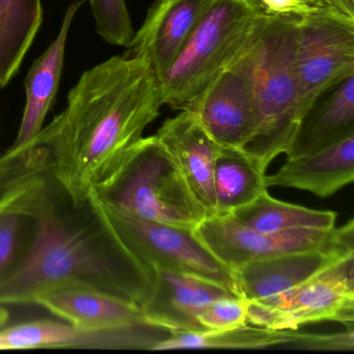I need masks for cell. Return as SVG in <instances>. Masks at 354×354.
I'll list each match as a JSON object with an SVG mask.
<instances>
[{
	"mask_svg": "<svg viewBox=\"0 0 354 354\" xmlns=\"http://www.w3.org/2000/svg\"><path fill=\"white\" fill-rule=\"evenodd\" d=\"M160 84L148 57L115 55L86 70L55 115V177L84 202L160 115Z\"/></svg>",
	"mask_w": 354,
	"mask_h": 354,
	"instance_id": "6da1fadb",
	"label": "cell"
},
{
	"mask_svg": "<svg viewBox=\"0 0 354 354\" xmlns=\"http://www.w3.org/2000/svg\"><path fill=\"white\" fill-rule=\"evenodd\" d=\"M40 236L30 258L0 286V306L34 304L63 285H84L142 306L154 285V269L120 239L95 194L74 203L59 181L45 190L36 210Z\"/></svg>",
	"mask_w": 354,
	"mask_h": 354,
	"instance_id": "7a4b0ae2",
	"label": "cell"
},
{
	"mask_svg": "<svg viewBox=\"0 0 354 354\" xmlns=\"http://www.w3.org/2000/svg\"><path fill=\"white\" fill-rule=\"evenodd\" d=\"M296 43V22L261 18L254 42L258 127L242 151L263 171L286 154L301 120Z\"/></svg>",
	"mask_w": 354,
	"mask_h": 354,
	"instance_id": "3957f363",
	"label": "cell"
},
{
	"mask_svg": "<svg viewBox=\"0 0 354 354\" xmlns=\"http://www.w3.org/2000/svg\"><path fill=\"white\" fill-rule=\"evenodd\" d=\"M107 206L146 221L194 230L206 213L155 136L142 138L94 189Z\"/></svg>",
	"mask_w": 354,
	"mask_h": 354,
	"instance_id": "277c9868",
	"label": "cell"
},
{
	"mask_svg": "<svg viewBox=\"0 0 354 354\" xmlns=\"http://www.w3.org/2000/svg\"><path fill=\"white\" fill-rule=\"evenodd\" d=\"M260 20L250 0H216L159 80L163 105L183 109L243 50Z\"/></svg>",
	"mask_w": 354,
	"mask_h": 354,
	"instance_id": "5b68a950",
	"label": "cell"
},
{
	"mask_svg": "<svg viewBox=\"0 0 354 354\" xmlns=\"http://www.w3.org/2000/svg\"><path fill=\"white\" fill-rule=\"evenodd\" d=\"M323 321L354 328V254L285 293L248 301V323L256 326L297 330Z\"/></svg>",
	"mask_w": 354,
	"mask_h": 354,
	"instance_id": "8992f818",
	"label": "cell"
},
{
	"mask_svg": "<svg viewBox=\"0 0 354 354\" xmlns=\"http://www.w3.org/2000/svg\"><path fill=\"white\" fill-rule=\"evenodd\" d=\"M192 233L227 268L291 252L308 250L354 252V221L331 230H292L264 233L244 227L227 214L203 219Z\"/></svg>",
	"mask_w": 354,
	"mask_h": 354,
	"instance_id": "52a82bcc",
	"label": "cell"
},
{
	"mask_svg": "<svg viewBox=\"0 0 354 354\" xmlns=\"http://www.w3.org/2000/svg\"><path fill=\"white\" fill-rule=\"evenodd\" d=\"M99 202L120 239L147 266L210 279L240 296L233 270L201 243L192 230L138 218Z\"/></svg>",
	"mask_w": 354,
	"mask_h": 354,
	"instance_id": "ba28073f",
	"label": "cell"
},
{
	"mask_svg": "<svg viewBox=\"0 0 354 354\" xmlns=\"http://www.w3.org/2000/svg\"><path fill=\"white\" fill-rule=\"evenodd\" d=\"M256 32L243 50L183 107L198 118L223 148L243 150L258 127L254 86Z\"/></svg>",
	"mask_w": 354,
	"mask_h": 354,
	"instance_id": "9c48e42d",
	"label": "cell"
},
{
	"mask_svg": "<svg viewBox=\"0 0 354 354\" xmlns=\"http://www.w3.org/2000/svg\"><path fill=\"white\" fill-rule=\"evenodd\" d=\"M297 26L296 71L301 118L315 99L354 74V21L329 13Z\"/></svg>",
	"mask_w": 354,
	"mask_h": 354,
	"instance_id": "30bf717a",
	"label": "cell"
},
{
	"mask_svg": "<svg viewBox=\"0 0 354 354\" xmlns=\"http://www.w3.org/2000/svg\"><path fill=\"white\" fill-rule=\"evenodd\" d=\"M163 329L150 324L113 329H88L72 323L36 320L0 329V350L75 348V349H150Z\"/></svg>",
	"mask_w": 354,
	"mask_h": 354,
	"instance_id": "8fae6325",
	"label": "cell"
},
{
	"mask_svg": "<svg viewBox=\"0 0 354 354\" xmlns=\"http://www.w3.org/2000/svg\"><path fill=\"white\" fill-rule=\"evenodd\" d=\"M154 285L140 306L147 324L171 333H203L198 314L206 304L236 295L225 286L189 273L154 267Z\"/></svg>",
	"mask_w": 354,
	"mask_h": 354,
	"instance_id": "7c38bea8",
	"label": "cell"
},
{
	"mask_svg": "<svg viewBox=\"0 0 354 354\" xmlns=\"http://www.w3.org/2000/svg\"><path fill=\"white\" fill-rule=\"evenodd\" d=\"M179 111L165 120L154 136L173 157L206 217L213 216L217 214L213 176L221 147L194 113Z\"/></svg>",
	"mask_w": 354,
	"mask_h": 354,
	"instance_id": "4fadbf2b",
	"label": "cell"
},
{
	"mask_svg": "<svg viewBox=\"0 0 354 354\" xmlns=\"http://www.w3.org/2000/svg\"><path fill=\"white\" fill-rule=\"evenodd\" d=\"M216 0H156L126 53L148 57L158 80Z\"/></svg>",
	"mask_w": 354,
	"mask_h": 354,
	"instance_id": "5bb4252c",
	"label": "cell"
},
{
	"mask_svg": "<svg viewBox=\"0 0 354 354\" xmlns=\"http://www.w3.org/2000/svg\"><path fill=\"white\" fill-rule=\"evenodd\" d=\"M350 254L354 252L308 250L245 263L233 270L238 294L250 302L279 295Z\"/></svg>",
	"mask_w": 354,
	"mask_h": 354,
	"instance_id": "9a60e30c",
	"label": "cell"
},
{
	"mask_svg": "<svg viewBox=\"0 0 354 354\" xmlns=\"http://www.w3.org/2000/svg\"><path fill=\"white\" fill-rule=\"evenodd\" d=\"M34 304L76 326L113 329L147 324L140 306L84 285H63L39 295Z\"/></svg>",
	"mask_w": 354,
	"mask_h": 354,
	"instance_id": "2e32d148",
	"label": "cell"
},
{
	"mask_svg": "<svg viewBox=\"0 0 354 354\" xmlns=\"http://www.w3.org/2000/svg\"><path fill=\"white\" fill-rule=\"evenodd\" d=\"M354 134V74L321 93L304 113L286 155L313 154Z\"/></svg>",
	"mask_w": 354,
	"mask_h": 354,
	"instance_id": "e0dca14e",
	"label": "cell"
},
{
	"mask_svg": "<svg viewBox=\"0 0 354 354\" xmlns=\"http://www.w3.org/2000/svg\"><path fill=\"white\" fill-rule=\"evenodd\" d=\"M354 180V134L313 154L287 159L272 175H266L267 188H296L319 198L333 196Z\"/></svg>",
	"mask_w": 354,
	"mask_h": 354,
	"instance_id": "ac0fdd59",
	"label": "cell"
},
{
	"mask_svg": "<svg viewBox=\"0 0 354 354\" xmlns=\"http://www.w3.org/2000/svg\"><path fill=\"white\" fill-rule=\"evenodd\" d=\"M82 3V1H75L69 6L57 38L34 62L28 71L24 84L26 106L17 136L12 146L26 144L44 127L47 113L53 107L59 88L70 28Z\"/></svg>",
	"mask_w": 354,
	"mask_h": 354,
	"instance_id": "d6986e66",
	"label": "cell"
},
{
	"mask_svg": "<svg viewBox=\"0 0 354 354\" xmlns=\"http://www.w3.org/2000/svg\"><path fill=\"white\" fill-rule=\"evenodd\" d=\"M328 335L281 330L248 324L218 331L171 333L155 344L152 350L263 349L275 346H293L296 349L325 351Z\"/></svg>",
	"mask_w": 354,
	"mask_h": 354,
	"instance_id": "ffe728a7",
	"label": "cell"
},
{
	"mask_svg": "<svg viewBox=\"0 0 354 354\" xmlns=\"http://www.w3.org/2000/svg\"><path fill=\"white\" fill-rule=\"evenodd\" d=\"M34 182L0 201V286L15 274L36 248L40 221L35 213L44 184Z\"/></svg>",
	"mask_w": 354,
	"mask_h": 354,
	"instance_id": "44dd1931",
	"label": "cell"
},
{
	"mask_svg": "<svg viewBox=\"0 0 354 354\" xmlns=\"http://www.w3.org/2000/svg\"><path fill=\"white\" fill-rule=\"evenodd\" d=\"M57 120L32 140L0 153V201L47 178L55 177V146Z\"/></svg>",
	"mask_w": 354,
	"mask_h": 354,
	"instance_id": "7402d4cb",
	"label": "cell"
},
{
	"mask_svg": "<svg viewBox=\"0 0 354 354\" xmlns=\"http://www.w3.org/2000/svg\"><path fill=\"white\" fill-rule=\"evenodd\" d=\"M42 24V0H0V88L19 71Z\"/></svg>",
	"mask_w": 354,
	"mask_h": 354,
	"instance_id": "603a6c76",
	"label": "cell"
},
{
	"mask_svg": "<svg viewBox=\"0 0 354 354\" xmlns=\"http://www.w3.org/2000/svg\"><path fill=\"white\" fill-rule=\"evenodd\" d=\"M244 227L264 233L292 230H331L335 227L337 214L333 211L314 210L272 198L268 192L252 202L229 213Z\"/></svg>",
	"mask_w": 354,
	"mask_h": 354,
	"instance_id": "cb8c5ba5",
	"label": "cell"
},
{
	"mask_svg": "<svg viewBox=\"0 0 354 354\" xmlns=\"http://www.w3.org/2000/svg\"><path fill=\"white\" fill-rule=\"evenodd\" d=\"M265 177L266 171L244 151L221 147L213 176L217 214H227L266 192Z\"/></svg>",
	"mask_w": 354,
	"mask_h": 354,
	"instance_id": "d4e9b609",
	"label": "cell"
},
{
	"mask_svg": "<svg viewBox=\"0 0 354 354\" xmlns=\"http://www.w3.org/2000/svg\"><path fill=\"white\" fill-rule=\"evenodd\" d=\"M90 5L99 36L113 46L128 48L134 32L126 0H84Z\"/></svg>",
	"mask_w": 354,
	"mask_h": 354,
	"instance_id": "484cf974",
	"label": "cell"
},
{
	"mask_svg": "<svg viewBox=\"0 0 354 354\" xmlns=\"http://www.w3.org/2000/svg\"><path fill=\"white\" fill-rule=\"evenodd\" d=\"M248 300L241 296L221 298L206 304L198 314L205 331H218L248 323Z\"/></svg>",
	"mask_w": 354,
	"mask_h": 354,
	"instance_id": "4316f807",
	"label": "cell"
},
{
	"mask_svg": "<svg viewBox=\"0 0 354 354\" xmlns=\"http://www.w3.org/2000/svg\"><path fill=\"white\" fill-rule=\"evenodd\" d=\"M259 15L297 22L329 13L325 0H250ZM333 13V12H331Z\"/></svg>",
	"mask_w": 354,
	"mask_h": 354,
	"instance_id": "83f0119b",
	"label": "cell"
},
{
	"mask_svg": "<svg viewBox=\"0 0 354 354\" xmlns=\"http://www.w3.org/2000/svg\"><path fill=\"white\" fill-rule=\"evenodd\" d=\"M333 13L354 21V0H325Z\"/></svg>",
	"mask_w": 354,
	"mask_h": 354,
	"instance_id": "f1b7e54d",
	"label": "cell"
},
{
	"mask_svg": "<svg viewBox=\"0 0 354 354\" xmlns=\"http://www.w3.org/2000/svg\"><path fill=\"white\" fill-rule=\"evenodd\" d=\"M10 320V312L3 306H0V329L6 327Z\"/></svg>",
	"mask_w": 354,
	"mask_h": 354,
	"instance_id": "f546056e",
	"label": "cell"
}]
</instances>
